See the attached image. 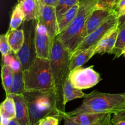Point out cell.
I'll return each instance as SVG.
<instances>
[{"instance_id":"1","label":"cell","mask_w":125,"mask_h":125,"mask_svg":"<svg viewBox=\"0 0 125 125\" xmlns=\"http://www.w3.org/2000/svg\"><path fill=\"white\" fill-rule=\"evenodd\" d=\"M71 56L72 53L63 46L58 35L55 37L52 42L49 59L57 108L63 119L66 112L65 105L63 103V89L70 72V61Z\"/></svg>"},{"instance_id":"2","label":"cell","mask_w":125,"mask_h":125,"mask_svg":"<svg viewBox=\"0 0 125 125\" xmlns=\"http://www.w3.org/2000/svg\"><path fill=\"white\" fill-rule=\"evenodd\" d=\"M125 111V93L107 94L95 90L87 94L81 104L65 114L69 117L82 113H118Z\"/></svg>"},{"instance_id":"3","label":"cell","mask_w":125,"mask_h":125,"mask_svg":"<svg viewBox=\"0 0 125 125\" xmlns=\"http://www.w3.org/2000/svg\"><path fill=\"white\" fill-rule=\"evenodd\" d=\"M26 102L31 125H38L48 116H55L63 119L57 106L54 90L49 91L24 90L22 94Z\"/></svg>"},{"instance_id":"4","label":"cell","mask_w":125,"mask_h":125,"mask_svg":"<svg viewBox=\"0 0 125 125\" xmlns=\"http://www.w3.org/2000/svg\"><path fill=\"white\" fill-rule=\"evenodd\" d=\"M99 0H84L80 2L76 16L71 24L58 36L63 46L71 52L76 50L84 40V31L90 15L96 9Z\"/></svg>"},{"instance_id":"5","label":"cell","mask_w":125,"mask_h":125,"mask_svg":"<svg viewBox=\"0 0 125 125\" xmlns=\"http://www.w3.org/2000/svg\"><path fill=\"white\" fill-rule=\"evenodd\" d=\"M25 90L49 91L54 90L50 59L37 57L32 64L23 71Z\"/></svg>"},{"instance_id":"6","label":"cell","mask_w":125,"mask_h":125,"mask_svg":"<svg viewBox=\"0 0 125 125\" xmlns=\"http://www.w3.org/2000/svg\"><path fill=\"white\" fill-rule=\"evenodd\" d=\"M38 19L24 20L21 28L23 29L24 41L23 46L16 54L21 61L23 71L28 69L37 58L35 32Z\"/></svg>"},{"instance_id":"7","label":"cell","mask_w":125,"mask_h":125,"mask_svg":"<svg viewBox=\"0 0 125 125\" xmlns=\"http://www.w3.org/2000/svg\"><path fill=\"white\" fill-rule=\"evenodd\" d=\"M68 79L76 88L80 90L93 87L102 80L100 74L94 70V66L78 67L70 71Z\"/></svg>"},{"instance_id":"8","label":"cell","mask_w":125,"mask_h":125,"mask_svg":"<svg viewBox=\"0 0 125 125\" xmlns=\"http://www.w3.org/2000/svg\"><path fill=\"white\" fill-rule=\"evenodd\" d=\"M118 17L117 11H115L95 31L87 35L78 46L76 51L89 48L92 46L96 45L106 34L113 30L114 28L118 27Z\"/></svg>"},{"instance_id":"9","label":"cell","mask_w":125,"mask_h":125,"mask_svg":"<svg viewBox=\"0 0 125 125\" xmlns=\"http://www.w3.org/2000/svg\"><path fill=\"white\" fill-rule=\"evenodd\" d=\"M39 2L38 19L43 24L52 39L59 34L58 20L54 6Z\"/></svg>"},{"instance_id":"10","label":"cell","mask_w":125,"mask_h":125,"mask_svg":"<svg viewBox=\"0 0 125 125\" xmlns=\"http://www.w3.org/2000/svg\"><path fill=\"white\" fill-rule=\"evenodd\" d=\"M53 39L51 37L46 27L38 19L35 32V47L37 57L50 59Z\"/></svg>"},{"instance_id":"11","label":"cell","mask_w":125,"mask_h":125,"mask_svg":"<svg viewBox=\"0 0 125 125\" xmlns=\"http://www.w3.org/2000/svg\"><path fill=\"white\" fill-rule=\"evenodd\" d=\"M115 11L117 10L106 9H95L87 21L84 31V38L95 31Z\"/></svg>"},{"instance_id":"12","label":"cell","mask_w":125,"mask_h":125,"mask_svg":"<svg viewBox=\"0 0 125 125\" xmlns=\"http://www.w3.org/2000/svg\"><path fill=\"white\" fill-rule=\"evenodd\" d=\"M118 32L119 28L117 27L106 34L96 45L95 53L101 55L105 53L112 54L117 42Z\"/></svg>"},{"instance_id":"13","label":"cell","mask_w":125,"mask_h":125,"mask_svg":"<svg viewBox=\"0 0 125 125\" xmlns=\"http://www.w3.org/2000/svg\"><path fill=\"white\" fill-rule=\"evenodd\" d=\"M95 48L96 45L89 48L77 50L72 53L70 61V71L78 67H83V65L85 64L94 55L96 54Z\"/></svg>"},{"instance_id":"14","label":"cell","mask_w":125,"mask_h":125,"mask_svg":"<svg viewBox=\"0 0 125 125\" xmlns=\"http://www.w3.org/2000/svg\"><path fill=\"white\" fill-rule=\"evenodd\" d=\"M16 106L14 100L9 95H6V98L0 106L1 125H7L11 120L16 118Z\"/></svg>"},{"instance_id":"15","label":"cell","mask_w":125,"mask_h":125,"mask_svg":"<svg viewBox=\"0 0 125 125\" xmlns=\"http://www.w3.org/2000/svg\"><path fill=\"white\" fill-rule=\"evenodd\" d=\"M14 100L16 106L15 120L20 125H31L28 106L24 96L22 95L9 94Z\"/></svg>"},{"instance_id":"16","label":"cell","mask_w":125,"mask_h":125,"mask_svg":"<svg viewBox=\"0 0 125 125\" xmlns=\"http://www.w3.org/2000/svg\"><path fill=\"white\" fill-rule=\"evenodd\" d=\"M6 34L11 50L15 54H17L22 48L24 41L23 29L21 28L20 29L9 28Z\"/></svg>"},{"instance_id":"17","label":"cell","mask_w":125,"mask_h":125,"mask_svg":"<svg viewBox=\"0 0 125 125\" xmlns=\"http://www.w3.org/2000/svg\"><path fill=\"white\" fill-rule=\"evenodd\" d=\"M17 4L24 13L25 20L38 19V0H17Z\"/></svg>"},{"instance_id":"18","label":"cell","mask_w":125,"mask_h":125,"mask_svg":"<svg viewBox=\"0 0 125 125\" xmlns=\"http://www.w3.org/2000/svg\"><path fill=\"white\" fill-rule=\"evenodd\" d=\"M63 103L64 104L69 101L78 98H84L87 94L83 92V90L76 88L72 84L70 79H67L65 83L63 89Z\"/></svg>"},{"instance_id":"19","label":"cell","mask_w":125,"mask_h":125,"mask_svg":"<svg viewBox=\"0 0 125 125\" xmlns=\"http://www.w3.org/2000/svg\"><path fill=\"white\" fill-rule=\"evenodd\" d=\"M107 114L105 113L85 112L79 114L71 117L79 125H90L103 119Z\"/></svg>"},{"instance_id":"20","label":"cell","mask_w":125,"mask_h":125,"mask_svg":"<svg viewBox=\"0 0 125 125\" xmlns=\"http://www.w3.org/2000/svg\"><path fill=\"white\" fill-rule=\"evenodd\" d=\"M79 7H80V3L74 5L68 11H67L61 17V19L58 21L59 33L64 31L73 21L79 11Z\"/></svg>"},{"instance_id":"21","label":"cell","mask_w":125,"mask_h":125,"mask_svg":"<svg viewBox=\"0 0 125 125\" xmlns=\"http://www.w3.org/2000/svg\"><path fill=\"white\" fill-rule=\"evenodd\" d=\"M14 78V72L10 66L2 65L1 79L2 84L6 95H9Z\"/></svg>"},{"instance_id":"22","label":"cell","mask_w":125,"mask_h":125,"mask_svg":"<svg viewBox=\"0 0 125 125\" xmlns=\"http://www.w3.org/2000/svg\"><path fill=\"white\" fill-rule=\"evenodd\" d=\"M2 65H9L12 68L14 73L23 72V67L21 61L17 57L16 54L10 51L9 54L2 56Z\"/></svg>"},{"instance_id":"23","label":"cell","mask_w":125,"mask_h":125,"mask_svg":"<svg viewBox=\"0 0 125 125\" xmlns=\"http://www.w3.org/2000/svg\"><path fill=\"white\" fill-rule=\"evenodd\" d=\"M24 15L23 11L18 4L15 5L12 10L11 15L10 21L9 28L10 29H18L21 26L24 22Z\"/></svg>"},{"instance_id":"24","label":"cell","mask_w":125,"mask_h":125,"mask_svg":"<svg viewBox=\"0 0 125 125\" xmlns=\"http://www.w3.org/2000/svg\"><path fill=\"white\" fill-rule=\"evenodd\" d=\"M25 90L24 74L23 72L14 73L13 83L11 87L10 94L21 95Z\"/></svg>"},{"instance_id":"25","label":"cell","mask_w":125,"mask_h":125,"mask_svg":"<svg viewBox=\"0 0 125 125\" xmlns=\"http://www.w3.org/2000/svg\"><path fill=\"white\" fill-rule=\"evenodd\" d=\"M79 3V0H59L55 6L57 20H59L71 7Z\"/></svg>"},{"instance_id":"26","label":"cell","mask_w":125,"mask_h":125,"mask_svg":"<svg viewBox=\"0 0 125 125\" xmlns=\"http://www.w3.org/2000/svg\"><path fill=\"white\" fill-rule=\"evenodd\" d=\"M125 48V26L119 28L117 40L112 54H114L115 58H119L123 55Z\"/></svg>"},{"instance_id":"27","label":"cell","mask_w":125,"mask_h":125,"mask_svg":"<svg viewBox=\"0 0 125 125\" xmlns=\"http://www.w3.org/2000/svg\"><path fill=\"white\" fill-rule=\"evenodd\" d=\"M121 0H99L96 9L116 10Z\"/></svg>"},{"instance_id":"28","label":"cell","mask_w":125,"mask_h":125,"mask_svg":"<svg viewBox=\"0 0 125 125\" xmlns=\"http://www.w3.org/2000/svg\"><path fill=\"white\" fill-rule=\"evenodd\" d=\"M0 51L2 56H5L12 51L10 46L9 44L6 34H1L0 35Z\"/></svg>"},{"instance_id":"29","label":"cell","mask_w":125,"mask_h":125,"mask_svg":"<svg viewBox=\"0 0 125 125\" xmlns=\"http://www.w3.org/2000/svg\"><path fill=\"white\" fill-rule=\"evenodd\" d=\"M111 121L113 125H125V111L114 114Z\"/></svg>"},{"instance_id":"30","label":"cell","mask_w":125,"mask_h":125,"mask_svg":"<svg viewBox=\"0 0 125 125\" xmlns=\"http://www.w3.org/2000/svg\"><path fill=\"white\" fill-rule=\"evenodd\" d=\"M61 120L55 116H48L43 118L38 125H59Z\"/></svg>"},{"instance_id":"31","label":"cell","mask_w":125,"mask_h":125,"mask_svg":"<svg viewBox=\"0 0 125 125\" xmlns=\"http://www.w3.org/2000/svg\"><path fill=\"white\" fill-rule=\"evenodd\" d=\"M118 18L125 14V0H121L116 9Z\"/></svg>"},{"instance_id":"32","label":"cell","mask_w":125,"mask_h":125,"mask_svg":"<svg viewBox=\"0 0 125 125\" xmlns=\"http://www.w3.org/2000/svg\"><path fill=\"white\" fill-rule=\"evenodd\" d=\"M63 120H64V125H79L72 117L66 115L65 114L63 117Z\"/></svg>"},{"instance_id":"33","label":"cell","mask_w":125,"mask_h":125,"mask_svg":"<svg viewBox=\"0 0 125 125\" xmlns=\"http://www.w3.org/2000/svg\"><path fill=\"white\" fill-rule=\"evenodd\" d=\"M112 118V114H107L103 120L101 125H113L111 121Z\"/></svg>"},{"instance_id":"34","label":"cell","mask_w":125,"mask_h":125,"mask_svg":"<svg viewBox=\"0 0 125 125\" xmlns=\"http://www.w3.org/2000/svg\"><path fill=\"white\" fill-rule=\"evenodd\" d=\"M39 2H42V3L46 5H49V6H54L57 4V1L59 0H38Z\"/></svg>"},{"instance_id":"35","label":"cell","mask_w":125,"mask_h":125,"mask_svg":"<svg viewBox=\"0 0 125 125\" xmlns=\"http://www.w3.org/2000/svg\"><path fill=\"white\" fill-rule=\"evenodd\" d=\"M125 26V14L118 18V28Z\"/></svg>"},{"instance_id":"36","label":"cell","mask_w":125,"mask_h":125,"mask_svg":"<svg viewBox=\"0 0 125 125\" xmlns=\"http://www.w3.org/2000/svg\"><path fill=\"white\" fill-rule=\"evenodd\" d=\"M7 125H20L17 122V121L15 119H14L11 120L10 122V123Z\"/></svg>"},{"instance_id":"37","label":"cell","mask_w":125,"mask_h":125,"mask_svg":"<svg viewBox=\"0 0 125 125\" xmlns=\"http://www.w3.org/2000/svg\"><path fill=\"white\" fill-rule=\"evenodd\" d=\"M103 119H101V120H99L98 122H96V123H94V124H92V125H101V123H102V122H103Z\"/></svg>"},{"instance_id":"38","label":"cell","mask_w":125,"mask_h":125,"mask_svg":"<svg viewBox=\"0 0 125 125\" xmlns=\"http://www.w3.org/2000/svg\"><path fill=\"white\" fill-rule=\"evenodd\" d=\"M123 56H125V48L124 51H123Z\"/></svg>"},{"instance_id":"39","label":"cell","mask_w":125,"mask_h":125,"mask_svg":"<svg viewBox=\"0 0 125 125\" xmlns=\"http://www.w3.org/2000/svg\"><path fill=\"white\" fill-rule=\"evenodd\" d=\"M79 2H83V1H84V0H79Z\"/></svg>"}]
</instances>
